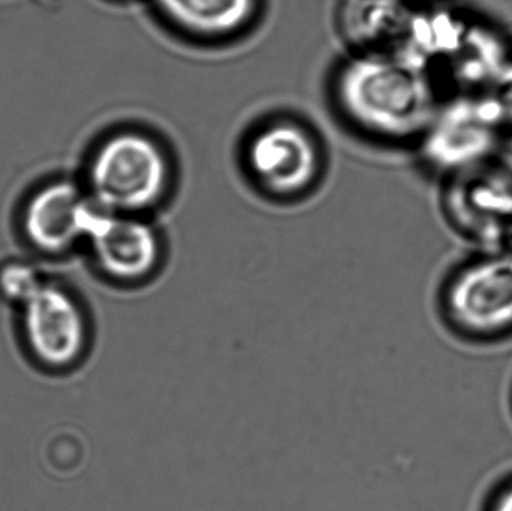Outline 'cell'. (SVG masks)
<instances>
[{
    "instance_id": "cell-9",
    "label": "cell",
    "mask_w": 512,
    "mask_h": 511,
    "mask_svg": "<svg viewBox=\"0 0 512 511\" xmlns=\"http://www.w3.org/2000/svg\"><path fill=\"white\" fill-rule=\"evenodd\" d=\"M99 204L80 186L56 180L35 192L23 212L29 242L47 254H62L86 240Z\"/></svg>"
},
{
    "instance_id": "cell-13",
    "label": "cell",
    "mask_w": 512,
    "mask_h": 511,
    "mask_svg": "<svg viewBox=\"0 0 512 511\" xmlns=\"http://www.w3.org/2000/svg\"><path fill=\"white\" fill-rule=\"evenodd\" d=\"M490 107L495 111L498 119L508 135H512V56L501 66L495 77L481 90Z\"/></svg>"
},
{
    "instance_id": "cell-14",
    "label": "cell",
    "mask_w": 512,
    "mask_h": 511,
    "mask_svg": "<svg viewBox=\"0 0 512 511\" xmlns=\"http://www.w3.org/2000/svg\"><path fill=\"white\" fill-rule=\"evenodd\" d=\"M493 511H512V486L502 492L501 497L496 501Z\"/></svg>"
},
{
    "instance_id": "cell-7",
    "label": "cell",
    "mask_w": 512,
    "mask_h": 511,
    "mask_svg": "<svg viewBox=\"0 0 512 511\" xmlns=\"http://www.w3.org/2000/svg\"><path fill=\"white\" fill-rule=\"evenodd\" d=\"M20 327L30 356L44 368L66 369L89 344L86 315L71 293L45 279L20 306Z\"/></svg>"
},
{
    "instance_id": "cell-15",
    "label": "cell",
    "mask_w": 512,
    "mask_h": 511,
    "mask_svg": "<svg viewBox=\"0 0 512 511\" xmlns=\"http://www.w3.org/2000/svg\"><path fill=\"white\" fill-rule=\"evenodd\" d=\"M502 248H504L505 251L510 252V254L512 255V230L510 236H508L507 240H505L504 246H502Z\"/></svg>"
},
{
    "instance_id": "cell-8",
    "label": "cell",
    "mask_w": 512,
    "mask_h": 511,
    "mask_svg": "<svg viewBox=\"0 0 512 511\" xmlns=\"http://www.w3.org/2000/svg\"><path fill=\"white\" fill-rule=\"evenodd\" d=\"M86 242L99 270L119 284H143L162 266V237L147 216L111 212L99 206Z\"/></svg>"
},
{
    "instance_id": "cell-5",
    "label": "cell",
    "mask_w": 512,
    "mask_h": 511,
    "mask_svg": "<svg viewBox=\"0 0 512 511\" xmlns=\"http://www.w3.org/2000/svg\"><path fill=\"white\" fill-rule=\"evenodd\" d=\"M448 320L474 335L512 329V255L474 249L448 272L441 291Z\"/></svg>"
},
{
    "instance_id": "cell-12",
    "label": "cell",
    "mask_w": 512,
    "mask_h": 511,
    "mask_svg": "<svg viewBox=\"0 0 512 511\" xmlns=\"http://www.w3.org/2000/svg\"><path fill=\"white\" fill-rule=\"evenodd\" d=\"M44 282L42 273L27 261H6L0 267V296L17 308Z\"/></svg>"
},
{
    "instance_id": "cell-10",
    "label": "cell",
    "mask_w": 512,
    "mask_h": 511,
    "mask_svg": "<svg viewBox=\"0 0 512 511\" xmlns=\"http://www.w3.org/2000/svg\"><path fill=\"white\" fill-rule=\"evenodd\" d=\"M171 29L201 42L230 41L255 26L264 0H149Z\"/></svg>"
},
{
    "instance_id": "cell-6",
    "label": "cell",
    "mask_w": 512,
    "mask_h": 511,
    "mask_svg": "<svg viewBox=\"0 0 512 511\" xmlns=\"http://www.w3.org/2000/svg\"><path fill=\"white\" fill-rule=\"evenodd\" d=\"M245 165L256 188L271 198H297L318 183L324 153L312 129L280 117L256 128L245 146Z\"/></svg>"
},
{
    "instance_id": "cell-1",
    "label": "cell",
    "mask_w": 512,
    "mask_h": 511,
    "mask_svg": "<svg viewBox=\"0 0 512 511\" xmlns=\"http://www.w3.org/2000/svg\"><path fill=\"white\" fill-rule=\"evenodd\" d=\"M331 96L343 120L367 138L417 146L445 95L402 54L352 51L334 72Z\"/></svg>"
},
{
    "instance_id": "cell-4",
    "label": "cell",
    "mask_w": 512,
    "mask_h": 511,
    "mask_svg": "<svg viewBox=\"0 0 512 511\" xmlns=\"http://www.w3.org/2000/svg\"><path fill=\"white\" fill-rule=\"evenodd\" d=\"M441 210L474 249L502 248L512 230V162L496 156L441 182Z\"/></svg>"
},
{
    "instance_id": "cell-2",
    "label": "cell",
    "mask_w": 512,
    "mask_h": 511,
    "mask_svg": "<svg viewBox=\"0 0 512 511\" xmlns=\"http://www.w3.org/2000/svg\"><path fill=\"white\" fill-rule=\"evenodd\" d=\"M173 161L161 141L137 129L105 138L90 159L89 195L104 209L147 216L167 200Z\"/></svg>"
},
{
    "instance_id": "cell-11",
    "label": "cell",
    "mask_w": 512,
    "mask_h": 511,
    "mask_svg": "<svg viewBox=\"0 0 512 511\" xmlns=\"http://www.w3.org/2000/svg\"><path fill=\"white\" fill-rule=\"evenodd\" d=\"M409 15L403 0H348L340 11V27L352 51L396 53Z\"/></svg>"
},
{
    "instance_id": "cell-3",
    "label": "cell",
    "mask_w": 512,
    "mask_h": 511,
    "mask_svg": "<svg viewBox=\"0 0 512 511\" xmlns=\"http://www.w3.org/2000/svg\"><path fill=\"white\" fill-rule=\"evenodd\" d=\"M508 137L483 95L453 93L444 96L415 149L426 170L442 182L504 155Z\"/></svg>"
}]
</instances>
